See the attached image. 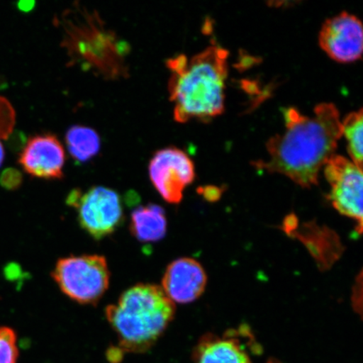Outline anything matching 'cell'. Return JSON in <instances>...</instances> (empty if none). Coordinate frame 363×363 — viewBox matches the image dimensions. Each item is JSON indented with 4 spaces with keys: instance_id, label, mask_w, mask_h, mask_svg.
Segmentation results:
<instances>
[{
    "instance_id": "obj_12",
    "label": "cell",
    "mask_w": 363,
    "mask_h": 363,
    "mask_svg": "<svg viewBox=\"0 0 363 363\" xmlns=\"http://www.w3.org/2000/svg\"><path fill=\"white\" fill-rule=\"evenodd\" d=\"M194 363H252L246 347L235 331L224 335L208 334L194 352Z\"/></svg>"
},
{
    "instance_id": "obj_19",
    "label": "cell",
    "mask_w": 363,
    "mask_h": 363,
    "mask_svg": "<svg viewBox=\"0 0 363 363\" xmlns=\"http://www.w3.org/2000/svg\"><path fill=\"white\" fill-rule=\"evenodd\" d=\"M4 159V150L1 143H0V166L2 165Z\"/></svg>"
},
{
    "instance_id": "obj_15",
    "label": "cell",
    "mask_w": 363,
    "mask_h": 363,
    "mask_svg": "<svg viewBox=\"0 0 363 363\" xmlns=\"http://www.w3.org/2000/svg\"><path fill=\"white\" fill-rule=\"evenodd\" d=\"M342 135L347 143L349 155L352 162L362 170L363 161V112H352L342 121Z\"/></svg>"
},
{
    "instance_id": "obj_14",
    "label": "cell",
    "mask_w": 363,
    "mask_h": 363,
    "mask_svg": "<svg viewBox=\"0 0 363 363\" xmlns=\"http://www.w3.org/2000/svg\"><path fill=\"white\" fill-rule=\"evenodd\" d=\"M65 140L68 152L79 162L90 161L101 151V136L88 126H71L67 131Z\"/></svg>"
},
{
    "instance_id": "obj_2",
    "label": "cell",
    "mask_w": 363,
    "mask_h": 363,
    "mask_svg": "<svg viewBox=\"0 0 363 363\" xmlns=\"http://www.w3.org/2000/svg\"><path fill=\"white\" fill-rule=\"evenodd\" d=\"M228 56L227 50L215 44L192 57L180 54L167 61L177 122L208 121L224 112Z\"/></svg>"
},
{
    "instance_id": "obj_9",
    "label": "cell",
    "mask_w": 363,
    "mask_h": 363,
    "mask_svg": "<svg viewBox=\"0 0 363 363\" xmlns=\"http://www.w3.org/2000/svg\"><path fill=\"white\" fill-rule=\"evenodd\" d=\"M320 48L334 61L349 63L359 60L363 49L362 22L343 11L326 20L319 35Z\"/></svg>"
},
{
    "instance_id": "obj_7",
    "label": "cell",
    "mask_w": 363,
    "mask_h": 363,
    "mask_svg": "<svg viewBox=\"0 0 363 363\" xmlns=\"http://www.w3.org/2000/svg\"><path fill=\"white\" fill-rule=\"evenodd\" d=\"M330 186V201L340 214L351 218L362 227V170L347 158L333 155L324 166Z\"/></svg>"
},
{
    "instance_id": "obj_8",
    "label": "cell",
    "mask_w": 363,
    "mask_h": 363,
    "mask_svg": "<svg viewBox=\"0 0 363 363\" xmlns=\"http://www.w3.org/2000/svg\"><path fill=\"white\" fill-rule=\"evenodd\" d=\"M149 177L154 188L165 201L179 203L184 189L195 179L194 162L182 150H159L149 163Z\"/></svg>"
},
{
    "instance_id": "obj_18",
    "label": "cell",
    "mask_w": 363,
    "mask_h": 363,
    "mask_svg": "<svg viewBox=\"0 0 363 363\" xmlns=\"http://www.w3.org/2000/svg\"><path fill=\"white\" fill-rule=\"evenodd\" d=\"M35 2L31 1L19 3V8L21 11H30V10H33Z\"/></svg>"
},
{
    "instance_id": "obj_16",
    "label": "cell",
    "mask_w": 363,
    "mask_h": 363,
    "mask_svg": "<svg viewBox=\"0 0 363 363\" xmlns=\"http://www.w3.org/2000/svg\"><path fill=\"white\" fill-rule=\"evenodd\" d=\"M19 350L15 330L0 328V363H18Z\"/></svg>"
},
{
    "instance_id": "obj_1",
    "label": "cell",
    "mask_w": 363,
    "mask_h": 363,
    "mask_svg": "<svg viewBox=\"0 0 363 363\" xmlns=\"http://www.w3.org/2000/svg\"><path fill=\"white\" fill-rule=\"evenodd\" d=\"M284 116L285 130L272 136L266 145L269 159L252 164L311 188L318 184L322 167L335 155L342 138L338 108L333 103H321L312 116H303L292 107L285 108Z\"/></svg>"
},
{
    "instance_id": "obj_13",
    "label": "cell",
    "mask_w": 363,
    "mask_h": 363,
    "mask_svg": "<svg viewBox=\"0 0 363 363\" xmlns=\"http://www.w3.org/2000/svg\"><path fill=\"white\" fill-rule=\"evenodd\" d=\"M167 227L165 211L157 204H146L131 213L130 230L140 242H159L165 237Z\"/></svg>"
},
{
    "instance_id": "obj_4",
    "label": "cell",
    "mask_w": 363,
    "mask_h": 363,
    "mask_svg": "<svg viewBox=\"0 0 363 363\" xmlns=\"http://www.w3.org/2000/svg\"><path fill=\"white\" fill-rule=\"evenodd\" d=\"M175 311L174 303L161 287L138 284L108 306L106 315L117 335L121 352L143 353L165 333Z\"/></svg>"
},
{
    "instance_id": "obj_6",
    "label": "cell",
    "mask_w": 363,
    "mask_h": 363,
    "mask_svg": "<svg viewBox=\"0 0 363 363\" xmlns=\"http://www.w3.org/2000/svg\"><path fill=\"white\" fill-rule=\"evenodd\" d=\"M67 203L77 208L82 229L95 240L113 234L124 220L119 194L103 186H95L85 193L75 189L68 194Z\"/></svg>"
},
{
    "instance_id": "obj_3",
    "label": "cell",
    "mask_w": 363,
    "mask_h": 363,
    "mask_svg": "<svg viewBox=\"0 0 363 363\" xmlns=\"http://www.w3.org/2000/svg\"><path fill=\"white\" fill-rule=\"evenodd\" d=\"M58 21L63 30L61 45L72 65L106 79L127 78L130 45L106 28L99 13L75 6L63 12Z\"/></svg>"
},
{
    "instance_id": "obj_5",
    "label": "cell",
    "mask_w": 363,
    "mask_h": 363,
    "mask_svg": "<svg viewBox=\"0 0 363 363\" xmlns=\"http://www.w3.org/2000/svg\"><path fill=\"white\" fill-rule=\"evenodd\" d=\"M52 276L61 291L80 305H96L107 291L111 279L106 257L101 255L60 258Z\"/></svg>"
},
{
    "instance_id": "obj_17",
    "label": "cell",
    "mask_w": 363,
    "mask_h": 363,
    "mask_svg": "<svg viewBox=\"0 0 363 363\" xmlns=\"http://www.w3.org/2000/svg\"><path fill=\"white\" fill-rule=\"evenodd\" d=\"M2 184L7 188H16L21 182V174L16 170H8L4 172L2 177Z\"/></svg>"
},
{
    "instance_id": "obj_11",
    "label": "cell",
    "mask_w": 363,
    "mask_h": 363,
    "mask_svg": "<svg viewBox=\"0 0 363 363\" xmlns=\"http://www.w3.org/2000/svg\"><path fill=\"white\" fill-rule=\"evenodd\" d=\"M207 276L203 267L192 258H179L167 267L162 289L174 303H192L206 289Z\"/></svg>"
},
{
    "instance_id": "obj_10",
    "label": "cell",
    "mask_w": 363,
    "mask_h": 363,
    "mask_svg": "<svg viewBox=\"0 0 363 363\" xmlns=\"http://www.w3.org/2000/svg\"><path fill=\"white\" fill-rule=\"evenodd\" d=\"M65 151L55 135L31 138L20 156L23 169L30 176L43 179H61L65 164Z\"/></svg>"
}]
</instances>
